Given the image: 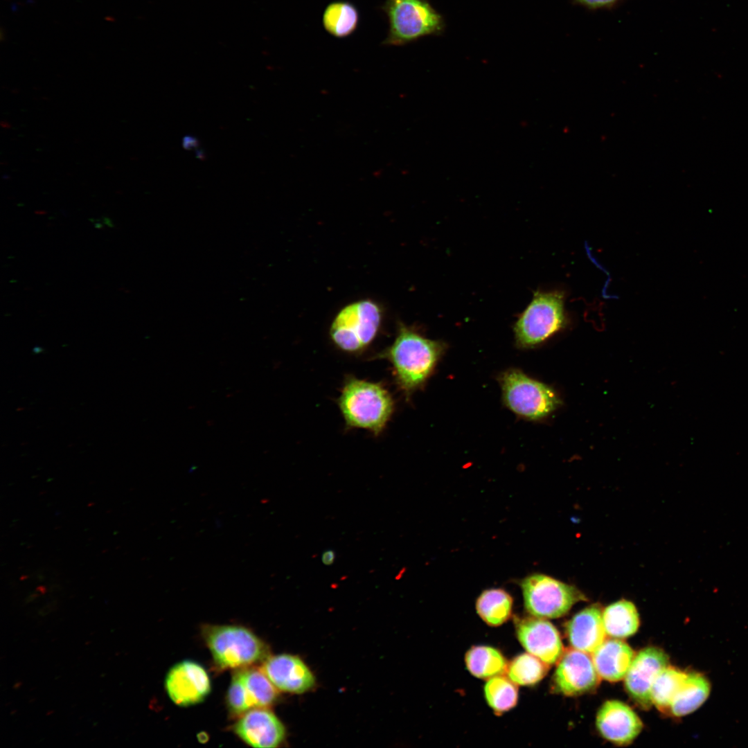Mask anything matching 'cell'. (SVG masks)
<instances>
[{"mask_svg": "<svg viewBox=\"0 0 748 748\" xmlns=\"http://www.w3.org/2000/svg\"><path fill=\"white\" fill-rule=\"evenodd\" d=\"M688 673L668 666L657 675L652 686L651 700L660 711L669 712L670 704L682 687Z\"/></svg>", "mask_w": 748, "mask_h": 748, "instance_id": "obj_24", "label": "cell"}, {"mask_svg": "<svg viewBox=\"0 0 748 748\" xmlns=\"http://www.w3.org/2000/svg\"><path fill=\"white\" fill-rule=\"evenodd\" d=\"M382 321L380 306L371 299H362L344 306L334 318L330 337L340 350L357 354L376 338Z\"/></svg>", "mask_w": 748, "mask_h": 748, "instance_id": "obj_5", "label": "cell"}, {"mask_svg": "<svg viewBox=\"0 0 748 748\" xmlns=\"http://www.w3.org/2000/svg\"><path fill=\"white\" fill-rule=\"evenodd\" d=\"M202 634L215 664L222 668H241L269 657L267 645L244 627L206 625Z\"/></svg>", "mask_w": 748, "mask_h": 748, "instance_id": "obj_4", "label": "cell"}, {"mask_svg": "<svg viewBox=\"0 0 748 748\" xmlns=\"http://www.w3.org/2000/svg\"><path fill=\"white\" fill-rule=\"evenodd\" d=\"M592 654L598 673L609 682L623 679L635 656L627 643L617 639H605Z\"/></svg>", "mask_w": 748, "mask_h": 748, "instance_id": "obj_18", "label": "cell"}, {"mask_svg": "<svg viewBox=\"0 0 748 748\" xmlns=\"http://www.w3.org/2000/svg\"><path fill=\"white\" fill-rule=\"evenodd\" d=\"M337 558L336 552L332 549H326L321 553V562L323 565L331 566Z\"/></svg>", "mask_w": 748, "mask_h": 748, "instance_id": "obj_27", "label": "cell"}, {"mask_svg": "<svg viewBox=\"0 0 748 748\" xmlns=\"http://www.w3.org/2000/svg\"><path fill=\"white\" fill-rule=\"evenodd\" d=\"M668 665V655L660 648L648 647L634 656L625 675V687L630 697L642 709L652 704L651 688L657 675Z\"/></svg>", "mask_w": 748, "mask_h": 748, "instance_id": "obj_11", "label": "cell"}, {"mask_svg": "<svg viewBox=\"0 0 748 748\" xmlns=\"http://www.w3.org/2000/svg\"><path fill=\"white\" fill-rule=\"evenodd\" d=\"M165 686L170 700L181 706L202 702L211 691V681L205 669L189 660L180 661L170 669Z\"/></svg>", "mask_w": 748, "mask_h": 748, "instance_id": "obj_12", "label": "cell"}, {"mask_svg": "<svg viewBox=\"0 0 748 748\" xmlns=\"http://www.w3.org/2000/svg\"><path fill=\"white\" fill-rule=\"evenodd\" d=\"M484 695L488 705L501 713L515 707L518 700V689L508 677L503 675L488 679L484 686Z\"/></svg>", "mask_w": 748, "mask_h": 748, "instance_id": "obj_26", "label": "cell"}, {"mask_svg": "<svg viewBox=\"0 0 748 748\" xmlns=\"http://www.w3.org/2000/svg\"><path fill=\"white\" fill-rule=\"evenodd\" d=\"M521 587L526 611L538 618L561 617L575 603L587 600L576 587L544 574L535 573L526 577Z\"/></svg>", "mask_w": 748, "mask_h": 748, "instance_id": "obj_8", "label": "cell"}, {"mask_svg": "<svg viewBox=\"0 0 748 748\" xmlns=\"http://www.w3.org/2000/svg\"><path fill=\"white\" fill-rule=\"evenodd\" d=\"M359 19V12L354 4L346 1H336L325 8L322 24L324 29L332 36L344 38L355 31Z\"/></svg>", "mask_w": 748, "mask_h": 748, "instance_id": "obj_21", "label": "cell"}, {"mask_svg": "<svg viewBox=\"0 0 748 748\" xmlns=\"http://www.w3.org/2000/svg\"><path fill=\"white\" fill-rule=\"evenodd\" d=\"M186 145L188 148H190L191 146L195 148L197 145V141L194 138H191L190 136L184 138V146L186 147Z\"/></svg>", "mask_w": 748, "mask_h": 748, "instance_id": "obj_29", "label": "cell"}, {"mask_svg": "<svg viewBox=\"0 0 748 748\" xmlns=\"http://www.w3.org/2000/svg\"><path fill=\"white\" fill-rule=\"evenodd\" d=\"M465 664L470 673L481 679L503 675L508 667L506 659L498 650L485 645L471 648L466 652Z\"/></svg>", "mask_w": 748, "mask_h": 748, "instance_id": "obj_22", "label": "cell"}, {"mask_svg": "<svg viewBox=\"0 0 748 748\" xmlns=\"http://www.w3.org/2000/svg\"><path fill=\"white\" fill-rule=\"evenodd\" d=\"M513 598L502 589H489L483 591L476 603L477 614L490 626H499L511 615Z\"/></svg>", "mask_w": 748, "mask_h": 748, "instance_id": "obj_23", "label": "cell"}, {"mask_svg": "<svg viewBox=\"0 0 748 748\" xmlns=\"http://www.w3.org/2000/svg\"><path fill=\"white\" fill-rule=\"evenodd\" d=\"M337 404L345 424L379 436L395 410L394 400L383 384L355 377L346 379Z\"/></svg>", "mask_w": 748, "mask_h": 748, "instance_id": "obj_2", "label": "cell"}, {"mask_svg": "<svg viewBox=\"0 0 748 748\" xmlns=\"http://www.w3.org/2000/svg\"><path fill=\"white\" fill-rule=\"evenodd\" d=\"M548 670L547 664L528 652L517 656L508 665L506 673L517 685L531 686L542 679Z\"/></svg>", "mask_w": 748, "mask_h": 748, "instance_id": "obj_25", "label": "cell"}, {"mask_svg": "<svg viewBox=\"0 0 748 748\" xmlns=\"http://www.w3.org/2000/svg\"><path fill=\"white\" fill-rule=\"evenodd\" d=\"M233 730L245 743L258 748L276 747L285 736L280 720L267 708L247 711L235 724Z\"/></svg>", "mask_w": 748, "mask_h": 748, "instance_id": "obj_14", "label": "cell"}, {"mask_svg": "<svg viewBox=\"0 0 748 748\" xmlns=\"http://www.w3.org/2000/svg\"><path fill=\"white\" fill-rule=\"evenodd\" d=\"M600 677L588 653L575 648L563 652L553 675L555 690L567 696H577L594 690Z\"/></svg>", "mask_w": 748, "mask_h": 748, "instance_id": "obj_10", "label": "cell"}, {"mask_svg": "<svg viewBox=\"0 0 748 748\" xmlns=\"http://www.w3.org/2000/svg\"><path fill=\"white\" fill-rule=\"evenodd\" d=\"M603 620L607 634L614 638L628 637L639 626V614L634 605L625 600L607 607L603 613Z\"/></svg>", "mask_w": 748, "mask_h": 748, "instance_id": "obj_20", "label": "cell"}, {"mask_svg": "<svg viewBox=\"0 0 748 748\" xmlns=\"http://www.w3.org/2000/svg\"><path fill=\"white\" fill-rule=\"evenodd\" d=\"M278 690L260 669L241 668L233 675L227 692L229 711L242 715L255 708H267L277 700Z\"/></svg>", "mask_w": 748, "mask_h": 748, "instance_id": "obj_9", "label": "cell"}, {"mask_svg": "<svg viewBox=\"0 0 748 748\" xmlns=\"http://www.w3.org/2000/svg\"><path fill=\"white\" fill-rule=\"evenodd\" d=\"M571 645L577 650L593 653L606 639L603 613L599 605H591L576 614L567 624Z\"/></svg>", "mask_w": 748, "mask_h": 748, "instance_id": "obj_17", "label": "cell"}, {"mask_svg": "<svg viewBox=\"0 0 748 748\" xmlns=\"http://www.w3.org/2000/svg\"><path fill=\"white\" fill-rule=\"evenodd\" d=\"M517 636L526 650L548 665L556 663L563 654L558 631L549 621L535 616L516 623Z\"/></svg>", "mask_w": 748, "mask_h": 748, "instance_id": "obj_13", "label": "cell"}, {"mask_svg": "<svg viewBox=\"0 0 748 748\" xmlns=\"http://www.w3.org/2000/svg\"><path fill=\"white\" fill-rule=\"evenodd\" d=\"M565 301L566 294L561 290L535 291L514 324L517 345L534 347L564 329L569 323Z\"/></svg>", "mask_w": 748, "mask_h": 748, "instance_id": "obj_3", "label": "cell"}, {"mask_svg": "<svg viewBox=\"0 0 748 748\" xmlns=\"http://www.w3.org/2000/svg\"><path fill=\"white\" fill-rule=\"evenodd\" d=\"M580 3L591 8H599L611 5L618 0H578Z\"/></svg>", "mask_w": 748, "mask_h": 748, "instance_id": "obj_28", "label": "cell"}, {"mask_svg": "<svg viewBox=\"0 0 748 748\" xmlns=\"http://www.w3.org/2000/svg\"><path fill=\"white\" fill-rule=\"evenodd\" d=\"M499 381L505 404L519 416L539 420L560 405V401L551 387L519 370L512 368L505 371Z\"/></svg>", "mask_w": 748, "mask_h": 748, "instance_id": "obj_7", "label": "cell"}, {"mask_svg": "<svg viewBox=\"0 0 748 748\" xmlns=\"http://www.w3.org/2000/svg\"><path fill=\"white\" fill-rule=\"evenodd\" d=\"M709 693L710 684L704 676L697 673H688L670 704L669 713L675 717L688 715L705 702Z\"/></svg>", "mask_w": 748, "mask_h": 748, "instance_id": "obj_19", "label": "cell"}, {"mask_svg": "<svg viewBox=\"0 0 748 748\" xmlns=\"http://www.w3.org/2000/svg\"><path fill=\"white\" fill-rule=\"evenodd\" d=\"M600 735L607 740L621 746L630 744L640 733L643 723L627 704L609 700L600 708L596 721Z\"/></svg>", "mask_w": 748, "mask_h": 748, "instance_id": "obj_15", "label": "cell"}, {"mask_svg": "<svg viewBox=\"0 0 748 748\" xmlns=\"http://www.w3.org/2000/svg\"><path fill=\"white\" fill-rule=\"evenodd\" d=\"M445 349L444 342L400 323L393 342L377 357L390 363L398 388L409 398L425 383Z\"/></svg>", "mask_w": 748, "mask_h": 748, "instance_id": "obj_1", "label": "cell"}, {"mask_svg": "<svg viewBox=\"0 0 748 748\" xmlns=\"http://www.w3.org/2000/svg\"><path fill=\"white\" fill-rule=\"evenodd\" d=\"M260 670L278 691L287 693L306 692L315 683L314 677L305 664L291 654L269 656L263 661Z\"/></svg>", "mask_w": 748, "mask_h": 748, "instance_id": "obj_16", "label": "cell"}, {"mask_svg": "<svg viewBox=\"0 0 748 748\" xmlns=\"http://www.w3.org/2000/svg\"><path fill=\"white\" fill-rule=\"evenodd\" d=\"M389 21L384 44L401 46L420 37L440 34L444 28L442 16L427 0H386L383 6Z\"/></svg>", "mask_w": 748, "mask_h": 748, "instance_id": "obj_6", "label": "cell"}]
</instances>
